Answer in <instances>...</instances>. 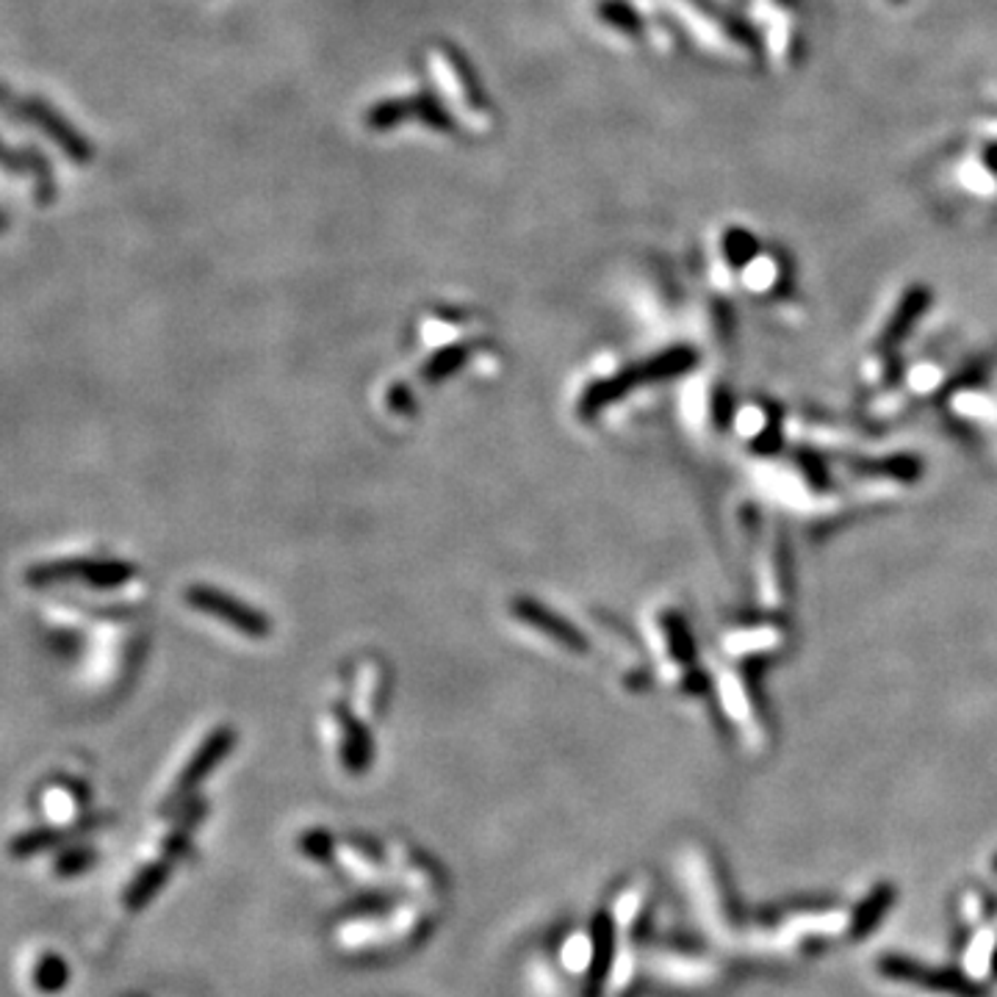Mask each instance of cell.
Returning a JSON list of instances; mask_svg holds the SVG:
<instances>
[{
    "label": "cell",
    "instance_id": "cell-1",
    "mask_svg": "<svg viewBox=\"0 0 997 997\" xmlns=\"http://www.w3.org/2000/svg\"><path fill=\"white\" fill-rule=\"evenodd\" d=\"M189 604H195V608L206 610V613H211V615H219V619L228 621L230 626L241 629V632H247V634H255V638H260V634L269 632V621H266L264 615H258L255 610H249L247 604L234 602V599L225 596V593L211 591V588H191Z\"/></svg>",
    "mask_w": 997,
    "mask_h": 997
},
{
    "label": "cell",
    "instance_id": "cell-2",
    "mask_svg": "<svg viewBox=\"0 0 997 997\" xmlns=\"http://www.w3.org/2000/svg\"><path fill=\"white\" fill-rule=\"evenodd\" d=\"M130 569L120 563H59V565H42L31 574V582H50V580H67V576H78L83 582H92V585H117V582L128 580Z\"/></svg>",
    "mask_w": 997,
    "mask_h": 997
},
{
    "label": "cell",
    "instance_id": "cell-3",
    "mask_svg": "<svg viewBox=\"0 0 997 997\" xmlns=\"http://www.w3.org/2000/svg\"><path fill=\"white\" fill-rule=\"evenodd\" d=\"M928 303H931V292L926 286H911L898 303V308H895L887 330H884V344H898L900 338L909 336V330L917 325V319L928 308Z\"/></svg>",
    "mask_w": 997,
    "mask_h": 997
},
{
    "label": "cell",
    "instance_id": "cell-4",
    "mask_svg": "<svg viewBox=\"0 0 997 997\" xmlns=\"http://www.w3.org/2000/svg\"><path fill=\"white\" fill-rule=\"evenodd\" d=\"M515 610H519L521 619L535 623L537 629H543V632L554 634V638L565 640V645H571V649H582L580 632H574V629H571L569 623H563L560 619H554V615H549L546 610L537 608L535 602H521Z\"/></svg>",
    "mask_w": 997,
    "mask_h": 997
},
{
    "label": "cell",
    "instance_id": "cell-5",
    "mask_svg": "<svg viewBox=\"0 0 997 997\" xmlns=\"http://www.w3.org/2000/svg\"><path fill=\"white\" fill-rule=\"evenodd\" d=\"M757 249H759L757 239H753L748 230L734 228L727 234V255L732 264H738V266L746 264V260H751L753 255H757Z\"/></svg>",
    "mask_w": 997,
    "mask_h": 997
},
{
    "label": "cell",
    "instance_id": "cell-6",
    "mask_svg": "<svg viewBox=\"0 0 997 997\" xmlns=\"http://www.w3.org/2000/svg\"><path fill=\"white\" fill-rule=\"evenodd\" d=\"M53 961H56V956H50V959H45V965L37 970L39 989H48V993H53V989H59L61 984L67 981L65 965H59L56 970H50V967H53Z\"/></svg>",
    "mask_w": 997,
    "mask_h": 997
},
{
    "label": "cell",
    "instance_id": "cell-7",
    "mask_svg": "<svg viewBox=\"0 0 997 997\" xmlns=\"http://www.w3.org/2000/svg\"><path fill=\"white\" fill-rule=\"evenodd\" d=\"M984 161H987V167L993 169V172H997V145L989 147L987 156H984Z\"/></svg>",
    "mask_w": 997,
    "mask_h": 997
},
{
    "label": "cell",
    "instance_id": "cell-8",
    "mask_svg": "<svg viewBox=\"0 0 997 997\" xmlns=\"http://www.w3.org/2000/svg\"><path fill=\"white\" fill-rule=\"evenodd\" d=\"M892 3H904V0H892Z\"/></svg>",
    "mask_w": 997,
    "mask_h": 997
}]
</instances>
